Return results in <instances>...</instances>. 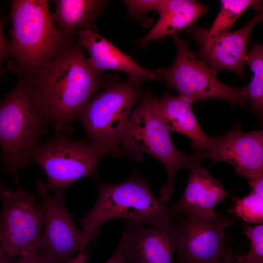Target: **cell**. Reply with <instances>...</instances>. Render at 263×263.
<instances>
[{
  "label": "cell",
  "mask_w": 263,
  "mask_h": 263,
  "mask_svg": "<svg viewBox=\"0 0 263 263\" xmlns=\"http://www.w3.org/2000/svg\"><path fill=\"white\" fill-rule=\"evenodd\" d=\"M82 49L70 41L30 76L21 79L58 135L71 132L78 112L101 84V74L89 65Z\"/></svg>",
  "instance_id": "obj_1"
},
{
  "label": "cell",
  "mask_w": 263,
  "mask_h": 263,
  "mask_svg": "<svg viewBox=\"0 0 263 263\" xmlns=\"http://www.w3.org/2000/svg\"><path fill=\"white\" fill-rule=\"evenodd\" d=\"M120 219L144 225H160L174 219L169 207L160 202L147 182L132 174L118 184L100 182L97 200L92 208L80 220L82 227L81 252L98 234L106 222Z\"/></svg>",
  "instance_id": "obj_2"
},
{
  "label": "cell",
  "mask_w": 263,
  "mask_h": 263,
  "mask_svg": "<svg viewBox=\"0 0 263 263\" xmlns=\"http://www.w3.org/2000/svg\"><path fill=\"white\" fill-rule=\"evenodd\" d=\"M169 134L158 111L157 99L150 93H146L131 113L121 138L122 145L131 159L140 161L142 153H147L164 166L167 179L160 189L159 200L164 204L174 190L178 171L207 157V153H183L174 146Z\"/></svg>",
  "instance_id": "obj_3"
},
{
  "label": "cell",
  "mask_w": 263,
  "mask_h": 263,
  "mask_svg": "<svg viewBox=\"0 0 263 263\" xmlns=\"http://www.w3.org/2000/svg\"><path fill=\"white\" fill-rule=\"evenodd\" d=\"M8 56L15 71L27 78L49 60L70 39L65 38L53 21L46 0H11Z\"/></svg>",
  "instance_id": "obj_4"
},
{
  "label": "cell",
  "mask_w": 263,
  "mask_h": 263,
  "mask_svg": "<svg viewBox=\"0 0 263 263\" xmlns=\"http://www.w3.org/2000/svg\"><path fill=\"white\" fill-rule=\"evenodd\" d=\"M124 157L121 146L116 143H86L64 135L44 144H36L29 157L38 163L47 177V191L64 195L67 188L76 180L86 176L96 178V167L107 155Z\"/></svg>",
  "instance_id": "obj_5"
},
{
  "label": "cell",
  "mask_w": 263,
  "mask_h": 263,
  "mask_svg": "<svg viewBox=\"0 0 263 263\" xmlns=\"http://www.w3.org/2000/svg\"><path fill=\"white\" fill-rule=\"evenodd\" d=\"M45 117L27 84L19 80L0 103V145L4 171L17 184L18 171L29 162L36 140L46 132Z\"/></svg>",
  "instance_id": "obj_6"
},
{
  "label": "cell",
  "mask_w": 263,
  "mask_h": 263,
  "mask_svg": "<svg viewBox=\"0 0 263 263\" xmlns=\"http://www.w3.org/2000/svg\"><path fill=\"white\" fill-rule=\"evenodd\" d=\"M176 48L174 63L158 69L159 79L175 89L179 96L192 104L208 99L224 100L231 105L246 106V87L238 88L224 84L189 48L187 41L177 34L171 35Z\"/></svg>",
  "instance_id": "obj_7"
},
{
  "label": "cell",
  "mask_w": 263,
  "mask_h": 263,
  "mask_svg": "<svg viewBox=\"0 0 263 263\" xmlns=\"http://www.w3.org/2000/svg\"><path fill=\"white\" fill-rule=\"evenodd\" d=\"M141 97L140 83L128 79L108 83L104 90L81 108L76 119L83 124L91 142L122 145L131 111Z\"/></svg>",
  "instance_id": "obj_8"
},
{
  "label": "cell",
  "mask_w": 263,
  "mask_h": 263,
  "mask_svg": "<svg viewBox=\"0 0 263 263\" xmlns=\"http://www.w3.org/2000/svg\"><path fill=\"white\" fill-rule=\"evenodd\" d=\"M0 243L5 252L16 257L38 252L41 243L44 210L32 193L18 186L0 195Z\"/></svg>",
  "instance_id": "obj_9"
},
{
  "label": "cell",
  "mask_w": 263,
  "mask_h": 263,
  "mask_svg": "<svg viewBox=\"0 0 263 263\" xmlns=\"http://www.w3.org/2000/svg\"><path fill=\"white\" fill-rule=\"evenodd\" d=\"M179 228L176 252L178 263H218L226 253L225 229L235 221L233 217L217 213L211 218L176 215Z\"/></svg>",
  "instance_id": "obj_10"
},
{
  "label": "cell",
  "mask_w": 263,
  "mask_h": 263,
  "mask_svg": "<svg viewBox=\"0 0 263 263\" xmlns=\"http://www.w3.org/2000/svg\"><path fill=\"white\" fill-rule=\"evenodd\" d=\"M41 198L44 222L38 254L49 263H66L81 252L82 232L67 210L64 195H49L44 183L37 182Z\"/></svg>",
  "instance_id": "obj_11"
},
{
  "label": "cell",
  "mask_w": 263,
  "mask_h": 263,
  "mask_svg": "<svg viewBox=\"0 0 263 263\" xmlns=\"http://www.w3.org/2000/svg\"><path fill=\"white\" fill-rule=\"evenodd\" d=\"M124 225L121 238L129 263H175L179 228L174 219L157 225L126 220Z\"/></svg>",
  "instance_id": "obj_12"
},
{
  "label": "cell",
  "mask_w": 263,
  "mask_h": 263,
  "mask_svg": "<svg viewBox=\"0 0 263 263\" xmlns=\"http://www.w3.org/2000/svg\"><path fill=\"white\" fill-rule=\"evenodd\" d=\"M207 153L213 162L223 161L248 181L263 177V130L244 132L235 125L227 134L213 137Z\"/></svg>",
  "instance_id": "obj_13"
},
{
  "label": "cell",
  "mask_w": 263,
  "mask_h": 263,
  "mask_svg": "<svg viewBox=\"0 0 263 263\" xmlns=\"http://www.w3.org/2000/svg\"><path fill=\"white\" fill-rule=\"evenodd\" d=\"M263 17L260 13L242 28L228 32L213 41L197 40L200 45L198 54L202 61L215 74L228 70L244 78L248 43L255 26L261 22Z\"/></svg>",
  "instance_id": "obj_14"
},
{
  "label": "cell",
  "mask_w": 263,
  "mask_h": 263,
  "mask_svg": "<svg viewBox=\"0 0 263 263\" xmlns=\"http://www.w3.org/2000/svg\"><path fill=\"white\" fill-rule=\"evenodd\" d=\"M189 176L180 198L169 207L174 216H189L209 218L216 214L215 206L228 195L220 180L212 177L200 162L190 165Z\"/></svg>",
  "instance_id": "obj_15"
},
{
  "label": "cell",
  "mask_w": 263,
  "mask_h": 263,
  "mask_svg": "<svg viewBox=\"0 0 263 263\" xmlns=\"http://www.w3.org/2000/svg\"><path fill=\"white\" fill-rule=\"evenodd\" d=\"M79 42L90 55L87 59L89 65L100 74L112 69L124 72L128 79L140 83L145 80H159L158 69L150 70L141 67L99 34L94 24L79 32Z\"/></svg>",
  "instance_id": "obj_16"
},
{
  "label": "cell",
  "mask_w": 263,
  "mask_h": 263,
  "mask_svg": "<svg viewBox=\"0 0 263 263\" xmlns=\"http://www.w3.org/2000/svg\"><path fill=\"white\" fill-rule=\"evenodd\" d=\"M191 105L182 97L171 95L168 92L157 100L158 111L169 132H177L187 136L191 140L193 150L206 153L213 137L204 132L193 113Z\"/></svg>",
  "instance_id": "obj_17"
},
{
  "label": "cell",
  "mask_w": 263,
  "mask_h": 263,
  "mask_svg": "<svg viewBox=\"0 0 263 263\" xmlns=\"http://www.w3.org/2000/svg\"><path fill=\"white\" fill-rule=\"evenodd\" d=\"M208 6L192 0H161L157 12L159 19L151 30L135 41L145 46L150 42L193 25Z\"/></svg>",
  "instance_id": "obj_18"
},
{
  "label": "cell",
  "mask_w": 263,
  "mask_h": 263,
  "mask_svg": "<svg viewBox=\"0 0 263 263\" xmlns=\"http://www.w3.org/2000/svg\"><path fill=\"white\" fill-rule=\"evenodd\" d=\"M55 10L51 14L57 29L66 38L70 39L78 28H85L92 22L102 9L105 1L96 0H54Z\"/></svg>",
  "instance_id": "obj_19"
},
{
  "label": "cell",
  "mask_w": 263,
  "mask_h": 263,
  "mask_svg": "<svg viewBox=\"0 0 263 263\" xmlns=\"http://www.w3.org/2000/svg\"><path fill=\"white\" fill-rule=\"evenodd\" d=\"M260 2L254 0H221L219 12L210 28H193L190 32L196 40L213 41L228 33L245 10L251 6H257Z\"/></svg>",
  "instance_id": "obj_20"
},
{
  "label": "cell",
  "mask_w": 263,
  "mask_h": 263,
  "mask_svg": "<svg viewBox=\"0 0 263 263\" xmlns=\"http://www.w3.org/2000/svg\"><path fill=\"white\" fill-rule=\"evenodd\" d=\"M252 191L245 197H233L234 205L229 210L243 221L254 224L263 222V177L248 181Z\"/></svg>",
  "instance_id": "obj_21"
},
{
  "label": "cell",
  "mask_w": 263,
  "mask_h": 263,
  "mask_svg": "<svg viewBox=\"0 0 263 263\" xmlns=\"http://www.w3.org/2000/svg\"><path fill=\"white\" fill-rule=\"evenodd\" d=\"M246 64L252 73L251 81L245 86L247 100L253 111L261 116L263 109V46L261 44H254L247 53Z\"/></svg>",
  "instance_id": "obj_22"
},
{
  "label": "cell",
  "mask_w": 263,
  "mask_h": 263,
  "mask_svg": "<svg viewBox=\"0 0 263 263\" xmlns=\"http://www.w3.org/2000/svg\"><path fill=\"white\" fill-rule=\"evenodd\" d=\"M244 233L250 242V250L244 255H237L238 263H263V225L243 224Z\"/></svg>",
  "instance_id": "obj_23"
},
{
  "label": "cell",
  "mask_w": 263,
  "mask_h": 263,
  "mask_svg": "<svg viewBox=\"0 0 263 263\" xmlns=\"http://www.w3.org/2000/svg\"><path fill=\"white\" fill-rule=\"evenodd\" d=\"M161 0H126L123 3L131 14L139 15L147 12L157 11Z\"/></svg>",
  "instance_id": "obj_24"
},
{
  "label": "cell",
  "mask_w": 263,
  "mask_h": 263,
  "mask_svg": "<svg viewBox=\"0 0 263 263\" xmlns=\"http://www.w3.org/2000/svg\"><path fill=\"white\" fill-rule=\"evenodd\" d=\"M105 263H129L125 255L123 243L121 238L116 250Z\"/></svg>",
  "instance_id": "obj_25"
},
{
  "label": "cell",
  "mask_w": 263,
  "mask_h": 263,
  "mask_svg": "<svg viewBox=\"0 0 263 263\" xmlns=\"http://www.w3.org/2000/svg\"><path fill=\"white\" fill-rule=\"evenodd\" d=\"M16 263H49L38 252H34L19 256Z\"/></svg>",
  "instance_id": "obj_26"
},
{
  "label": "cell",
  "mask_w": 263,
  "mask_h": 263,
  "mask_svg": "<svg viewBox=\"0 0 263 263\" xmlns=\"http://www.w3.org/2000/svg\"><path fill=\"white\" fill-rule=\"evenodd\" d=\"M9 43L5 40L3 32V25L0 18V65L1 61L8 56Z\"/></svg>",
  "instance_id": "obj_27"
},
{
  "label": "cell",
  "mask_w": 263,
  "mask_h": 263,
  "mask_svg": "<svg viewBox=\"0 0 263 263\" xmlns=\"http://www.w3.org/2000/svg\"><path fill=\"white\" fill-rule=\"evenodd\" d=\"M237 255L229 243L228 249L225 255L220 260L218 263H238Z\"/></svg>",
  "instance_id": "obj_28"
},
{
  "label": "cell",
  "mask_w": 263,
  "mask_h": 263,
  "mask_svg": "<svg viewBox=\"0 0 263 263\" xmlns=\"http://www.w3.org/2000/svg\"><path fill=\"white\" fill-rule=\"evenodd\" d=\"M17 260L5 252L0 243V263H16Z\"/></svg>",
  "instance_id": "obj_29"
},
{
  "label": "cell",
  "mask_w": 263,
  "mask_h": 263,
  "mask_svg": "<svg viewBox=\"0 0 263 263\" xmlns=\"http://www.w3.org/2000/svg\"><path fill=\"white\" fill-rule=\"evenodd\" d=\"M88 253L86 251L80 252L77 255L66 263H86Z\"/></svg>",
  "instance_id": "obj_30"
},
{
  "label": "cell",
  "mask_w": 263,
  "mask_h": 263,
  "mask_svg": "<svg viewBox=\"0 0 263 263\" xmlns=\"http://www.w3.org/2000/svg\"><path fill=\"white\" fill-rule=\"evenodd\" d=\"M6 189V188L3 186L2 183L0 182V195Z\"/></svg>",
  "instance_id": "obj_31"
}]
</instances>
